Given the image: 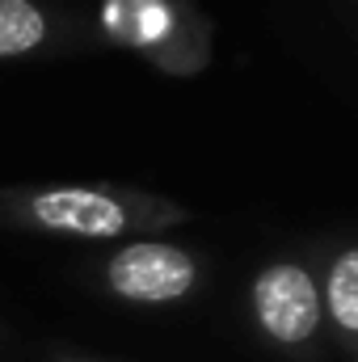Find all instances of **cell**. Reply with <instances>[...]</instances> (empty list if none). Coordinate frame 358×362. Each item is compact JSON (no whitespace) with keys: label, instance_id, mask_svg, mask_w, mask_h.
I'll use <instances>...</instances> for the list:
<instances>
[{"label":"cell","instance_id":"1","mask_svg":"<svg viewBox=\"0 0 358 362\" xmlns=\"http://www.w3.org/2000/svg\"><path fill=\"white\" fill-rule=\"evenodd\" d=\"M21 211H25L30 223H38L47 232L85 236V240H114V236H127L139 223H169V219H178L161 202H144V198H131V194L97 189V185L34 189V194L21 198Z\"/></svg>","mask_w":358,"mask_h":362},{"label":"cell","instance_id":"2","mask_svg":"<svg viewBox=\"0 0 358 362\" xmlns=\"http://www.w3.org/2000/svg\"><path fill=\"white\" fill-rule=\"evenodd\" d=\"M253 316L278 346H304L321 329V291L299 262H274L249 286Z\"/></svg>","mask_w":358,"mask_h":362},{"label":"cell","instance_id":"3","mask_svg":"<svg viewBox=\"0 0 358 362\" xmlns=\"http://www.w3.org/2000/svg\"><path fill=\"white\" fill-rule=\"evenodd\" d=\"M105 282L118 299H131V303H173V299L194 291L198 262L181 245L135 240V245H122L110 257Z\"/></svg>","mask_w":358,"mask_h":362},{"label":"cell","instance_id":"4","mask_svg":"<svg viewBox=\"0 0 358 362\" xmlns=\"http://www.w3.org/2000/svg\"><path fill=\"white\" fill-rule=\"evenodd\" d=\"M47 13L34 0H0V59L30 55L47 42Z\"/></svg>","mask_w":358,"mask_h":362},{"label":"cell","instance_id":"5","mask_svg":"<svg viewBox=\"0 0 358 362\" xmlns=\"http://www.w3.org/2000/svg\"><path fill=\"white\" fill-rule=\"evenodd\" d=\"M342 333H358V249H342L325 274V308Z\"/></svg>","mask_w":358,"mask_h":362}]
</instances>
